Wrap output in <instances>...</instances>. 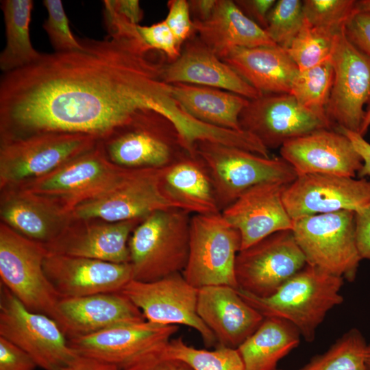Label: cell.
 I'll return each instance as SVG.
<instances>
[{"label":"cell","mask_w":370,"mask_h":370,"mask_svg":"<svg viewBox=\"0 0 370 370\" xmlns=\"http://www.w3.org/2000/svg\"><path fill=\"white\" fill-rule=\"evenodd\" d=\"M81 42L80 49L42 53L34 63L2 74L1 143L47 132L103 140L143 111L169 119L179 112L171 85L163 79L168 60L145 43L136 25Z\"/></svg>","instance_id":"6da1fadb"},{"label":"cell","mask_w":370,"mask_h":370,"mask_svg":"<svg viewBox=\"0 0 370 370\" xmlns=\"http://www.w3.org/2000/svg\"><path fill=\"white\" fill-rule=\"evenodd\" d=\"M343 283V278L307 264L269 297H258L240 288L237 291L264 317L290 322L311 342L328 312L343 301L340 293Z\"/></svg>","instance_id":"7a4b0ae2"},{"label":"cell","mask_w":370,"mask_h":370,"mask_svg":"<svg viewBox=\"0 0 370 370\" xmlns=\"http://www.w3.org/2000/svg\"><path fill=\"white\" fill-rule=\"evenodd\" d=\"M190 212L160 210L145 218L129 241L133 280L153 282L182 272L190 248Z\"/></svg>","instance_id":"3957f363"},{"label":"cell","mask_w":370,"mask_h":370,"mask_svg":"<svg viewBox=\"0 0 370 370\" xmlns=\"http://www.w3.org/2000/svg\"><path fill=\"white\" fill-rule=\"evenodd\" d=\"M129 168L112 163L101 140L51 173L12 187L33 194L63 213L114 186Z\"/></svg>","instance_id":"277c9868"},{"label":"cell","mask_w":370,"mask_h":370,"mask_svg":"<svg viewBox=\"0 0 370 370\" xmlns=\"http://www.w3.org/2000/svg\"><path fill=\"white\" fill-rule=\"evenodd\" d=\"M195 151L209 172L221 212L258 184H289L297 177L292 166L281 157H264L210 141L198 142Z\"/></svg>","instance_id":"5b68a950"},{"label":"cell","mask_w":370,"mask_h":370,"mask_svg":"<svg viewBox=\"0 0 370 370\" xmlns=\"http://www.w3.org/2000/svg\"><path fill=\"white\" fill-rule=\"evenodd\" d=\"M48 254L45 245L23 236L1 222V284L27 309L47 315L58 324L61 297L43 267Z\"/></svg>","instance_id":"8992f818"},{"label":"cell","mask_w":370,"mask_h":370,"mask_svg":"<svg viewBox=\"0 0 370 370\" xmlns=\"http://www.w3.org/2000/svg\"><path fill=\"white\" fill-rule=\"evenodd\" d=\"M100 140L85 134L47 132L1 143V190L51 173Z\"/></svg>","instance_id":"52a82bcc"},{"label":"cell","mask_w":370,"mask_h":370,"mask_svg":"<svg viewBox=\"0 0 370 370\" xmlns=\"http://www.w3.org/2000/svg\"><path fill=\"white\" fill-rule=\"evenodd\" d=\"M292 232L308 264L349 282L356 279L362 259L354 211L304 217L293 221Z\"/></svg>","instance_id":"ba28073f"},{"label":"cell","mask_w":370,"mask_h":370,"mask_svg":"<svg viewBox=\"0 0 370 370\" xmlns=\"http://www.w3.org/2000/svg\"><path fill=\"white\" fill-rule=\"evenodd\" d=\"M241 249L239 232L221 212L191 217L188 261L182 271L196 288L226 285L238 288L235 263Z\"/></svg>","instance_id":"9c48e42d"},{"label":"cell","mask_w":370,"mask_h":370,"mask_svg":"<svg viewBox=\"0 0 370 370\" xmlns=\"http://www.w3.org/2000/svg\"><path fill=\"white\" fill-rule=\"evenodd\" d=\"M101 142L112 163L129 169L162 168L188 152L173 123L153 110L138 113Z\"/></svg>","instance_id":"30bf717a"},{"label":"cell","mask_w":370,"mask_h":370,"mask_svg":"<svg viewBox=\"0 0 370 370\" xmlns=\"http://www.w3.org/2000/svg\"><path fill=\"white\" fill-rule=\"evenodd\" d=\"M0 336L25 352L44 370H59L77 355L54 319L27 309L1 284Z\"/></svg>","instance_id":"8fae6325"},{"label":"cell","mask_w":370,"mask_h":370,"mask_svg":"<svg viewBox=\"0 0 370 370\" xmlns=\"http://www.w3.org/2000/svg\"><path fill=\"white\" fill-rule=\"evenodd\" d=\"M170 208H180L163 192L161 168L128 169L114 186L76 206L71 217L120 222L144 219L156 211Z\"/></svg>","instance_id":"7c38bea8"},{"label":"cell","mask_w":370,"mask_h":370,"mask_svg":"<svg viewBox=\"0 0 370 370\" xmlns=\"http://www.w3.org/2000/svg\"><path fill=\"white\" fill-rule=\"evenodd\" d=\"M307 264L292 230L273 233L237 254L238 288L258 297L275 293Z\"/></svg>","instance_id":"4fadbf2b"},{"label":"cell","mask_w":370,"mask_h":370,"mask_svg":"<svg viewBox=\"0 0 370 370\" xmlns=\"http://www.w3.org/2000/svg\"><path fill=\"white\" fill-rule=\"evenodd\" d=\"M331 60L334 81L326 108L332 127L358 133L370 106V56L347 38L345 27L336 36Z\"/></svg>","instance_id":"5bb4252c"},{"label":"cell","mask_w":370,"mask_h":370,"mask_svg":"<svg viewBox=\"0 0 370 370\" xmlns=\"http://www.w3.org/2000/svg\"><path fill=\"white\" fill-rule=\"evenodd\" d=\"M121 292L140 309L146 321L190 327L199 333L206 347L217 345L214 334L197 314L198 289L181 273L153 282L132 280Z\"/></svg>","instance_id":"9a60e30c"},{"label":"cell","mask_w":370,"mask_h":370,"mask_svg":"<svg viewBox=\"0 0 370 370\" xmlns=\"http://www.w3.org/2000/svg\"><path fill=\"white\" fill-rule=\"evenodd\" d=\"M241 130L255 136L269 150L288 140L332 125L302 107L289 93L263 94L249 99L239 116Z\"/></svg>","instance_id":"2e32d148"},{"label":"cell","mask_w":370,"mask_h":370,"mask_svg":"<svg viewBox=\"0 0 370 370\" xmlns=\"http://www.w3.org/2000/svg\"><path fill=\"white\" fill-rule=\"evenodd\" d=\"M283 201L293 221L341 210L356 212L370 203V180L322 173L299 175L286 187Z\"/></svg>","instance_id":"e0dca14e"},{"label":"cell","mask_w":370,"mask_h":370,"mask_svg":"<svg viewBox=\"0 0 370 370\" xmlns=\"http://www.w3.org/2000/svg\"><path fill=\"white\" fill-rule=\"evenodd\" d=\"M178 330L177 325L145 320L72 338L68 344L77 355L121 369L151 351L165 347Z\"/></svg>","instance_id":"ac0fdd59"},{"label":"cell","mask_w":370,"mask_h":370,"mask_svg":"<svg viewBox=\"0 0 370 370\" xmlns=\"http://www.w3.org/2000/svg\"><path fill=\"white\" fill-rule=\"evenodd\" d=\"M280 153L297 176L322 173L355 177L362 165L351 140L335 129H321L288 140Z\"/></svg>","instance_id":"d6986e66"},{"label":"cell","mask_w":370,"mask_h":370,"mask_svg":"<svg viewBox=\"0 0 370 370\" xmlns=\"http://www.w3.org/2000/svg\"><path fill=\"white\" fill-rule=\"evenodd\" d=\"M43 267L60 297L119 293L133 280L130 262L114 263L49 253Z\"/></svg>","instance_id":"ffe728a7"},{"label":"cell","mask_w":370,"mask_h":370,"mask_svg":"<svg viewBox=\"0 0 370 370\" xmlns=\"http://www.w3.org/2000/svg\"><path fill=\"white\" fill-rule=\"evenodd\" d=\"M287 185L280 182L258 184L221 211L225 221L239 232L241 249L273 233L293 230V220L283 201Z\"/></svg>","instance_id":"44dd1931"},{"label":"cell","mask_w":370,"mask_h":370,"mask_svg":"<svg viewBox=\"0 0 370 370\" xmlns=\"http://www.w3.org/2000/svg\"><path fill=\"white\" fill-rule=\"evenodd\" d=\"M143 220H73L58 238L45 246L51 254L128 263L130 238Z\"/></svg>","instance_id":"7402d4cb"},{"label":"cell","mask_w":370,"mask_h":370,"mask_svg":"<svg viewBox=\"0 0 370 370\" xmlns=\"http://www.w3.org/2000/svg\"><path fill=\"white\" fill-rule=\"evenodd\" d=\"M197 310L214 334L217 345L234 349L251 336L264 319L243 299L237 288L226 285L198 288Z\"/></svg>","instance_id":"603a6c76"},{"label":"cell","mask_w":370,"mask_h":370,"mask_svg":"<svg viewBox=\"0 0 370 370\" xmlns=\"http://www.w3.org/2000/svg\"><path fill=\"white\" fill-rule=\"evenodd\" d=\"M183 46L179 58L165 66L163 79L166 83L212 87L248 99L262 95L220 59L196 34Z\"/></svg>","instance_id":"cb8c5ba5"},{"label":"cell","mask_w":370,"mask_h":370,"mask_svg":"<svg viewBox=\"0 0 370 370\" xmlns=\"http://www.w3.org/2000/svg\"><path fill=\"white\" fill-rule=\"evenodd\" d=\"M59 326L67 339L145 321L140 309L121 292L61 297Z\"/></svg>","instance_id":"d4e9b609"},{"label":"cell","mask_w":370,"mask_h":370,"mask_svg":"<svg viewBox=\"0 0 370 370\" xmlns=\"http://www.w3.org/2000/svg\"><path fill=\"white\" fill-rule=\"evenodd\" d=\"M1 222L34 241L45 245L53 241L73 221L40 197L16 188L1 190Z\"/></svg>","instance_id":"484cf974"},{"label":"cell","mask_w":370,"mask_h":370,"mask_svg":"<svg viewBox=\"0 0 370 370\" xmlns=\"http://www.w3.org/2000/svg\"><path fill=\"white\" fill-rule=\"evenodd\" d=\"M222 60L263 94L289 93L299 69L278 45L235 48Z\"/></svg>","instance_id":"4316f807"},{"label":"cell","mask_w":370,"mask_h":370,"mask_svg":"<svg viewBox=\"0 0 370 370\" xmlns=\"http://www.w3.org/2000/svg\"><path fill=\"white\" fill-rule=\"evenodd\" d=\"M196 35L223 60L235 48L276 45L232 0H217L210 17L193 21Z\"/></svg>","instance_id":"83f0119b"},{"label":"cell","mask_w":370,"mask_h":370,"mask_svg":"<svg viewBox=\"0 0 370 370\" xmlns=\"http://www.w3.org/2000/svg\"><path fill=\"white\" fill-rule=\"evenodd\" d=\"M161 185L180 209L197 214L221 212L209 172L197 153L185 152L161 168Z\"/></svg>","instance_id":"f1b7e54d"},{"label":"cell","mask_w":370,"mask_h":370,"mask_svg":"<svg viewBox=\"0 0 370 370\" xmlns=\"http://www.w3.org/2000/svg\"><path fill=\"white\" fill-rule=\"evenodd\" d=\"M174 99L194 119L210 125L241 130L239 116L249 99L219 88L188 84H174Z\"/></svg>","instance_id":"f546056e"},{"label":"cell","mask_w":370,"mask_h":370,"mask_svg":"<svg viewBox=\"0 0 370 370\" xmlns=\"http://www.w3.org/2000/svg\"><path fill=\"white\" fill-rule=\"evenodd\" d=\"M300 336L290 322L264 317L257 330L237 348L245 369H277L278 362L298 346Z\"/></svg>","instance_id":"4dcf8cb0"},{"label":"cell","mask_w":370,"mask_h":370,"mask_svg":"<svg viewBox=\"0 0 370 370\" xmlns=\"http://www.w3.org/2000/svg\"><path fill=\"white\" fill-rule=\"evenodd\" d=\"M33 5L32 0L1 1L6 37L5 46L0 54V69L3 73L27 66L42 55L34 47L30 38Z\"/></svg>","instance_id":"1f68e13d"},{"label":"cell","mask_w":370,"mask_h":370,"mask_svg":"<svg viewBox=\"0 0 370 370\" xmlns=\"http://www.w3.org/2000/svg\"><path fill=\"white\" fill-rule=\"evenodd\" d=\"M333 81L334 68L330 58L310 69L299 71L289 94L302 107L330 122L326 108Z\"/></svg>","instance_id":"d6a6232c"},{"label":"cell","mask_w":370,"mask_h":370,"mask_svg":"<svg viewBox=\"0 0 370 370\" xmlns=\"http://www.w3.org/2000/svg\"><path fill=\"white\" fill-rule=\"evenodd\" d=\"M367 344L361 332L352 328L323 354L312 358L299 370H367Z\"/></svg>","instance_id":"836d02e7"},{"label":"cell","mask_w":370,"mask_h":370,"mask_svg":"<svg viewBox=\"0 0 370 370\" xmlns=\"http://www.w3.org/2000/svg\"><path fill=\"white\" fill-rule=\"evenodd\" d=\"M164 354L184 362L193 370H245L237 349L222 345L212 350L197 349L179 337L169 341Z\"/></svg>","instance_id":"e575fe53"},{"label":"cell","mask_w":370,"mask_h":370,"mask_svg":"<svg viewBox=\"0 0 370 370\" xmlns=\"http://www.w3.org/2000/svg\"><path fill=\"white\" fill-rule=\"evenodd\" d=\"M338 33L316 27L304 18L299 32L286 51L299 71L310 69L331 58Z\"/></svg>","instance_id":"d590c367"},{"label":"cell","mask_w":370,"mask_h":370,"mask_svg":"<svg viewBox=\"0 0 370 370\" xmlns=\"http://www.w3.org/2000/svg\"><path fill=\"white\" fill-rule=\"evenodd\" d=\"M304 21L303 1L279 0L269 13L265 31L276 45L286 50Z\"/></svg>","instance_id":"8d00e7d4"},{"label":"cell","mask_w":370,"mask_h":370,"mask_svg":"<svg viewBox=\"0 0 370 370\" xmlns=\"http://www.w3.org/2000/svg\"><path fill=\"white\" fill-rule=\"evenodd\" d=\"M303 12L310 25L336 34L357 12L354 0H304Z\"/></svg>","instance_id":"74e56055"},{"label":"cell","mask_w":370,"mask_h":370,"mask_svg":"<svg viewBox=\"0 0 370 370\" xmlns=\"http://www.w3.org/2000/svg\"><path fill=\"white\" fill-rule=\"evenodd\" d=\"M47 18L42 27L56 52H64L82 48L81 39L76 38L70 29L69 19L60 0H44Z\"/></svg>","instance_id":"f35d334b"},{"label":"cell","mask_w":370,"mask_h":370,"mask_svg":"<svg viewBox=\"0 0 370 370\" xmlns=\"http://www.w3.org/2000/svg\"><path fill=\"white\" fill-rule=\"evenodd\" d=\"M136 29L145 43L151 49L164 53L168 62L175 60L180 56L182 48L164 20L149 26L138 25Z\"/></svg>","instance_id":"ab89813d"},{"label":"cell","mask_w":370,"mask_h":370,"mask_svg":"<svg viewBox=\"0 0 370 370\" xmlns=\"http://www.w3.org/2000/svg\"><path fill=\"white\" fill-rule=\"evenodd\" d=\"M167 15L164 21L171 31L177 45L182 49L184 43L196 34L188 1L169 0L167 2Z\"/></svg>","instance_id":"60d3db41"},{"label":"cell","mask_w":370,"mask_h":370,"mask_svg":"<svg viewBox=\"0 0 370 370\" xmlns=\"http://www.w3.org/2000/svg\"><path fill=\"white\" fill-rule=\"evenodd\" d=\"M165 347L151 351L119 370H193L184 362L167 357Z\"/></svg>","instance_id":"b9f144b4"},{"label":"cell","mask_w":370,"mask_h":370,"mask_svg":"<svg viewBox=\"0 0 370 370\" xmlns=\"http://www.w3.org/2000/svg\"><path fill=\"white\" fill-rule=\"evenodd\" d=\"M36 367L29 355L0 336V370H34Z\"/></svg>","instance_id":"7bdbcfd3"},{"label":"cell","mask_w":370,"mask_h":370,"mask_svg":"<svg viewBox=\"0 0 370 370\" xmlns=\"http://www.w3.org/2000/svg\"><path fill=\"white\" fill-rule=\"evenodd\" d=\"M345 32L356 47L370 56V12H356L345 25Z\"/></svg>","instance_id":"ee69618b"},{"label":"cell","mask_w":370,"mask_h":370,"mask_svg":"<svg viewBox=\"0 0 370 370\" xmlns=\"http://www.w3.org/2000/svg\"><path fill=\"white\" fill-rule=\"evenodd\" d=\"M355 225L360 256L370 260V203L355 212Z\"/></svg>","instance_id":"f6af8a7d"},{"label":"cell","mask_w":370,"mask_h":370,"mask_svg":"<svg viewBox=\"0 0 370 370\" xmlns=\"http://www.w3.org/2000/svg\"><path fill=\"white\" fill-rule=\"evenodd\" d=\"M234 2L246 16L265 30L269 13L276 1L236 0Z\"/></svg>","instance_id":"bcb514c9"},{"label":"cell","mask_w":370,"mask_h":370,"mask_svg":"<svg viewBox=\"0 0 370 370\" xmlns=\"http://www.w3.org/2000/svg\"><path fill=\"white\" fill-rule=\"evenodd\" d=\"M335 130L347 136L362 158V165L357 173L358 177L360 178L370 177V143L358 133L342 127H335Z\"/></svg>","instance_id":"7dc6e473"},{"label":"cell","mask_w":370,"mask_h":370,"mask_svg":"<svg viewBox=\"0 0 370 370\" xmlns=\"http://www.w3.org/2000/svg\"><path fill=\"white\" fill-rule=\"evenodd\" d=\"M114 10L130 23L138 25L143 17V10L138 0H110Z\"/></svg>","instance_id":"c3c4849f"},{"label":"cell","mask_w":370,"mask_h":370,"mask_svg":"<svg viewBox=\"0 0 370 370\" xmlns=\"http://www.w3.org/2000/svg\"><path fill=\"white\" fill-rule=\"evenodd\" d=\"M113 365L91 358L76 355L67 365L59 370H119Z\"/></svg>","instance_id":"681fc988"},{"label":"cell","mask_w":370,"mask_h":370,"mask_svg":"<svg viewBox=\"0 0 370 370\" xmlns=\"http://www.w3.org/2000/svg\"><path fill=\"white\" fill-rule=\"evenodd\" d=\"M217 0L188 1L190 12L193 21H204L212 15Z\"/></svg>","instance_id":"f907efd6"},{"label":"cell","mask_w":370,"mask_h":370,"mask_svg":"<svg viewBox=\"0 0 370 370\" xmlns=\"http://www.w3.org/2000/svg\"><path fill=\"white\" fill-rule=\"evenodd\" d=\"M370 126V106L368 107L366 110L365 116L361 126L360 131V134L364 136L365 134L367 132L369 127Z\"/></svg>","instance_id":"816d5d0a"},{"label":"cell","mask_w":370,"mask_h":370,"mask_svg":"<svg viewBox=\"0 0 370 370\" xmlns=\"http://www.w3.org/2000/svg\"><path fill=\"white\" fill-rule=\"evenodd\" d=\"M357 12H370V0L356 1Z\"/></svg>","instance_id":"f5cc1de1"},{"label":"cell","mask_w":370,"mask_h":370,"mask_svg":"<svg viewBox=\"0 0 370 370\" xmlns=\"http://www.w3.org/2000/svg\"><path fill=\"white\" fill-rule=\"evenodd\" d=\"M365 365L366 369L370 370V343L367 344L365 351Z\"/></svg>","instance_id":"db71d44e"},{"label":"cell","mask_w":370,"mask_h":370,"mask_svg":"<svg viewBox=\"0 0 370 370\" xmlns=\"http://www.w3.org/2000/svg\"><path fill=\"white\" fill-rule=\"evenodd\" d=\"M275 370H280V369H275Z\"/></svg>","instance_id":"11a10c76"}]
</instances>
